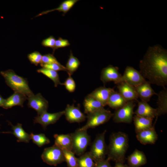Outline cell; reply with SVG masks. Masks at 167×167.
<instances>
[{
    "label": "cell",
    "mask_w": 167,
    "mask_h": 167,
    "mask_svg": "<svg viewBox=\"0 0 167 167\" xmlns=\"http://www.w3.org/2000/svg\"><path fill=\"white\" fill-rule=\"evenodd\" d=\"M5 101V99H4L2 96L0 95V106L2 107Z\"/></svg>",
    "instance_id": "obj_40"
},
{
    "label": "cell",
    "mask_w": 167,
    "mask_h": 167,
    "mask_svg": "<svg viewBox=\"0 0 167 167\" xmlns=\"http://www.w3.org/2000/svg\"><path fill=\"white\" fill-rule=\"evenodd\" d=\"M54 144L62 149H65L71 151L72 148V139L70 134H55Z\"/></svg>",
    "instance_id": "obj_21"
},
{
    "label": "cell",
    "mask_w": 167,
    "mask_h": 167,
    "mask_svg": "<svg viewBox=\"0 0 167 167\" xmlns=\"http://www.w3.org/2000/svg\"><path fill=\"white\" fill-rule=\"evenodd\" d=\"M28 106L35 109L38 115L47 112L48 107V102L40 93L34 94L28 97Z\"/></svg>",
    "instance_id": "obj_11"
},
{
    "label": "cell",
    "mask_w": 167,
    "mask_h": 167,
    "mask_svg": "<svg viewBox=\"0 0 167 167\" xmlns=\"http://www.w3.org/2000/svg\"><path fill=\"white\" fill-rule=\"evenodd\" d=\"M134 87L138 97L141 100L147 102L150 101L152 96L157 95L148 81H145L142 84Z\"/></svg>",
    "instance_id": "obj_16"
},
{
    "label": "cell",
    "mask_w": 167,
    "mask_h": 167,
    "mask_svg": "<svg viewBox=\"0 0 167 167\" xmlns=\"http://www.w3.org/2000/svg\"><path fill=\"white\" fill-rule=\"evenodd\" d=\"M129 147V139L125 133L118 132L112 134L107 147V154L109 159L122 161Z\"/></svg>",
    "instance_id": "obj_2"
},
{
    "label": "cell",
    "mask_w": 167,
    "mask_h": 167,
    "mask_svg": "<svg viewBox=\"0 0 167 167\" xmlns=\"http://www.w3.org/2000/svg\"><path fill=\"white\" fill-rule=\"evenodd\" d=\"M66 89L69 92H74L76 88L75 82L71 77L69 75V77L65 80L64 82L63 83Z\"/></svg>",
    "instance_id": "obj_35"
},
{
    "label": "cell",
    "mask_w": 167,
    "mask_h": 167,
    "mask_svg": "<svg viewBox=\"0 0 167 167\" xmlns=\"http://www.w3.org/2000/svg\"><path fill=\"white\" fill-rule=\"evenodd\" d=\"M145 81L139 71L130 66L126 67L122 77V82H125L134 87L142 84Z\"/></svg>",
    "instance_id": "obj_9"
},
{
    "label": "cell",
    "mask_w": 167,
    "mask_h": 167,
    "mask_svg": "<svg viewBox=\"0 0 167 167\" xmlns=\"http://www.w3.org/2000/svg\"><path fill=\"white\" fill-rule=\"evenodd\" d=\"M41 158L44 162L53 165H56L65 160L62 150L55 144L45 148Z\"/></svg>",
    "instance_id": "obj_8"
},
{
    "label": "cell",
    "mask_w": 167,
    "mask_h": 167,
    "mask_svg": "<svg viewBox=\"0 0 167 167\" xmlns=\"http://www.w3.org/2000/svg\"><path fill=\"white\" fill-rule=\"evenodd\" d=\"M28 99L27 96L22 93L14 92L7 99L2 107L5 109H8L15 106L23 107V104Z\"/></svg>",
    "instance_id": "obj_19"
},
{
    "label": "cell",
    "mask_w": 167,
    "mask_h": 167,
    "mask_svg": "<svg viewBox=\"0 0 167 167\" xmlns=\"http://www.w3.org/2000/svg\"><path fill=\"white\" fill-rule=\"evenodd\" d=\"M64 111L66 119L70 123L82 122L85 120L86 118L80 111L79 105L75 107L74 104H68Z\"/></svg>",
    "instance_id": "obj_12"
},
{
    "label": "cell",
    "mask_w": 167,
    "mask_h": 167,
    "mask_svg": "<svg viewBox=\"0 0 167 167\" xmlns=\"http://www.w3.org/2000/svg\"><path fill=\"white\" fill-rule=\"evenodd\" d=\"M122 75L118 71V68L110 65L101 70L100 79L104 84L113 81L118 84L122 82Z\"/></svg>",
    "instance_id": "obj_10"
},
{
    "label": "cell",
    "mask_w": 167,
    "mask_h": 167,
    "mask_svg": "<svg viewBox=\"0 0 167 167\" xmlns=\"http://www.w3.org/2000/svg\"><path fill=\"white\" fill-rule=\"evenodd\" d=\"M128 160L131 167H138L146 162V158L144 152L137 149H135L128 156Z\"/></svg>",
    "instance_id": "obj_24"
},
{
    "label": "cell",
    "mask_w": 167,
    "mask_h": 167,
    "mask_svg": "<svg viewBox=\"0 0 167 167\" xmlns=\"http://www.w3.org/2000/svg\"><path fill=\"white\" fill-rule=\"evenodd\" d=\"M106 130L98 134L93 142L89 152L93 161L96 162L104 160L107 154V147L105 142Z\"/></svg>",
    "instance_id": "obj_6"
},
{
    "label": "cell",
    "mask_w": 167,
    "mask_h": 167,
    "mask_svg": "<svg viewBox=\"0 0 167 167\" xmlns=\"http://www.w3.org/2000/svg\"><path fill=\"white\" fill-rule=\"evenodd\" d=\"M136 137L142 144H154L157 140L158 135L154 126L151 128L136 133Z\"/></svg>",
    "instance_id": "obj_14"
},
{
    "label": "cell",
    "mask_w": 167,
    "mask_h": 167,
    "mask_svg": "<svg viewBox=\"0 0 167 167\" xmlns=\"http://www.w3.org/2000/svg\"><path fill=\"white\" fill-rule=\"evenodd\" d=\"M139 72L151 84L167 85V50L161 45L149 47L139 63Z\"/></svg>",
    "instance_id": "obj_1"
},
{
    "label": "cell",
    "mask_w": 167,
    "mask_h": 167,
    "mask_svg": "<svg viewBox=\"0 0 167 167\" xmlns=\"http://www.w3.org/2000/svg\"><path fill=\"white\" fill-rule=\"evenodd\" d=\"M80 65V62L79 60L73 55L71 51L65 67L68 75L71 76L77 70Z\"/></svg>",
    "instance_id": "obj_28"
},
{
    "label": "cell",
    "mask_w": 167,
    "mask_h": 167,
    "mask_svg": "<svg viewBox=\"0 0 167 167\" xmlns=\"http://www.w3.org/2000/svg\"><path fill=\"white\" fill-rule=\"evenodd\" d=\"M42 56L40 52L35 51L28 54L27 57L31 63L37 66L41 63Z\"/></svg>",
    "instance_id": "obj_33"
},
{
    "label": "cell",
    "mask_w": 167,
    "mask_h": 167,
    "mask_svg": "<svg viewBox=\"0 0 167 167\" xmlns=\"http://www.w3.org/2000/svg\"><path fill=\"white\" fill-rule=\"evenodd\" d=\"M8 122L9 124L11 126L12 130V131L10 132V133L13 134L17 138L18 142L29 143L31 139L30 135L24 131L21 124L18 123L16 125L13 126L10 122Z\"/></svg>",
    "instance_id": "obj_25"
},
{
    "label": "cell",
    "mask_w": 167,
    "mask_h": 167,
    "mask_svg": "<svg viewBox=\"0 0 167 167\" xmlns=\"http://www.w3.org/2000/svg\"><path fill=\"white\" fill-rule=\"evenodd\" d=\"M37 71L38 73L43 74L52 80L54 83L55 87H57L59 84L63 85V83H61L60 81L57 71L43 67L38 69Z\"/></svg>",
    "instance_id": "obj_29"
},
{
    "label": "cell",
    "mask_w": 167,
    "mask_h": 167,
    "mask_svg": "<svg viewBox=\"0 0 167 167\" xmlns=\"http://www.w3.org/2000/svg\"><path fill=\"white\" fill-rule=\"evenodd\" d=\"M113 113L104 108L87 114V121L85 125L79 129L87 130L93 128L108 122L113 117Z\"/></svg>",
    "instance_id": "obj_5"
},
{
    "label": "cell",
    "mask_w": 167,
    "mask_h": 167,
    "mask_svg": "<svg viewBox=\"0 0 167 167\" xmlns=\"http://www.w3.org/2000/svg\"><path fill=\"white\" fill-rule=\"evenodd\" d=\"M135 115L153 119L156 116V110L151 107L148 102L141 100L138 101L137 109L134 112Z\"/></svg>",
    "instance_id": "obj_18"
},
{
    "label": "cell",
    "mask_w": 167,
    "mask_h": 167,
    "mask_svg": "<svg viewBox=\"0 0 167 167\" xmlns=\"http://www.w3.org/2000/svg\"><path fill=\"white\" fill-rule=\"evenodd\" d=\"M70 45V44L67 40L63 39L60 37H59L56 41L54 47L53 49V54L56 49L60 48L67 47Z\"/></svg>",
    "instance_id": "obj_36"
},
{
    "label": "cell",
    "mask_w": 167,
    "mask_h": 167,
    "mask_svg": "<svg viewBox=\"0 0 167 167\" xmlns=\"http://www.w3.org/2000/svg\"><path fill=\"white\" fill-rule=\"evenodd\" d=\"M70 134L72 143V151L77 155H82L85 153L91 141L87 130L79 128Z\"/></svg>",
    "instance_id": "obj_4"
},
{
    "label": "cell",
    "mask_w": 167,
    "mask_h": 167,
    "mask_svg": "<svg viewBox=\"0 0 167 167\" xmlns=\"http://www.w3.org/2000/svg\"><path fill=\"white\" fill-rule=\"evenodd\" d=\"M78 1V0H66L64 1L60 4L57 8L43 11L37 15L35 17L40 16L55 11H58L59 12H62L63 15H64L70 10Z\"/></svg>",
    "instance_id": "obj_27"
},
{
    "label": "cell",
    "mask_w": 167,
    "mask_h": 167,
    "mask_svg": "<svg viewBox=\"0 0 167 167\" xmlns=\"http://www.w3.org/2000/svg\"><path fill=\"white\" fill-rule=\"evenodd\" d=\"M0 73L4 78L6 84L14 92L22 93L28 97L34 94L29 87L27 79L17 75L13 70L9 69L2 71Z\"/></svg>",
    "instance_id": "obj_3"
},
{
    "label": "cell",
    "mask_w": 167,
    "mask_h": 167,
    "mask_svg": "<svg viewBox=\"0 0 167 167\" xmlns=\"http://www.w3.org/2000/svg\"><path fill=\"white\" fill-rule=\"evenodd\" d=\"M157 103L158 107L156 110V122L158 117L164 114L167 112V89L164 88L158 94Z\"/></svg>",
    "instance_id": "obj_20"
},
{
    "label": "cell",
    "mask_w": 167,
    "mask_h": 167,
    "mask_svg": "<svg viewBox=\"0 0 167 167\" xmlns=\"http://www.w3.org/2000/svg\"><path fill=\"white\" fill-rule=\"evenodd\" d=\"M53 63L61 64L53 54H48L42 55L40 65L49 64Z\"/></svg>",
    "instance_id": "obj_34"
},
{
    "label": "cell",
    "mask_w": 167,
    "mask_h": 167,
    "mask_svg": "<svg viewBox=\"0 0 167 167\" xmlns=\"http://www.w3.org/2000/svg\"><path fill=\"white\" fill-rule=\"evenodd\" d=\"M43 68L51 69L56 71H64L67 72V70L65 66L61 64L53 63L49 64L40 65Z\"/></svg>",
    "instance_id": "obj_37"
},
{
    "label": "cell",
    "mask_w": 167,
    "mask_h": 167,
    "mask_svg": "<svg viewBox=\"0 0 167 167\" xmlns=\"http://www.w3.org/2000/svg\"><path fill=\"white\" fill-rule=\"evenodd\" d=\"M1 133V132H0V133Z\"/></svg>",
    "instance_id": "obj_42"
},
{
    "label": "cell",
    "mask_w": 167,
    "mask_h": 167,
    "mask_svg": "<svg viewBox=\"0 0 167 167\" xmlns=\"http://www.w3.org/2000/svg\"><path fill=\"white\" fill-rule=\"evenodd\" d=\"M65 160L66 162L69 167H78L77 158L75 154L71 151L65 149H62Z\"/></svg>",
    "instance_id": "obj_32"
},
{
    "label": "cell",
    "mask_w": 167,
    "mask_h": 167,
    "mask_svg": "<svg viewBox=\"0 0 167 167\" xmlns=\"http://www.w3.org/2000/svg\"><path fill=\"white\" fill-rule=\"evenodd\" d=\"M118 93L126 101L137 100L139 98L135 87L124 82L117 84Z\"/></svg>",
    "instance_id": "obj_15"
},
{
    "label": "cell",
    "mask_w": 167,
    "mask_h": 167,
    "mask_svg": "<svg viewBox=\"0 0 167 167\" xmlns=\"http://www.w3.org/2000/svg\"><path fill=\"white\" fill-rule=\"evenodd\" d=\"M94 167H111L107 160H103L97 162Z\"/></svg>",
    "instance_id": "obj_39"
},
{
    "label": "cell",
    "mask_w": 167,
    "mask_h": 167,
    "mask_svg": "<svg viewBox=\"0 0 167 167\" xmlns=\"http://www.w3.org/2000/svg\"><path fill=\"white\" fill-rule=\"evenodd\" d=\"M30 136V139H32L33 142L40 147L49 144L50 142L49 139L44 134H34L31 133Z\"/></svg>",
    "instance_id": "obj_31"
},
{
    "label": "cell",
    "mask_w": 167,
    "mask_h": 167,
    "mask_svg": "<svg viewBox=\"0 0 167 167\" xmlns=\"http://www.w3.org/2000/svg\"><path fill=\"white\" fill-rule=\"evenodd\" d=\"M64 114V111L54 113L46 112L35 117L34 123L40 124L45 129L48 125L56 123Z\"/></svg>",
    "instance_id": "obj_13"
},
{
    "label": "cell",
    "mask_w": 167,
    "mask_h": 167,
    "mask_svg": "<svg viewBox=\"0 0 167 167\" xmlns=\"http://www.w3.org/2000/svg\"><path fill=\"white\" fill-rule=\"evenodd\" d=\"M135 105L133 101H127L124 105L116 110L113 116V121L117 123H131Z\"/></svg>",
    "instance_id": "obj_7"
},
{
    "label": "cell",
    "mask_w": 167,
    "mask_h": 167,
    "mask_svg": "<svg viewBox=\"0 0 167 167\" xmlns=\"http://www.w3.org/2000/svg\"><path fill=\"white\" fill-rule=\"evenodd\" d=\"M114 91L113 88L102 86L96 88L88 95L95 98L105 106L107 105L109 97Z\"/></svg>",
    "instance_id": "obj_17"
},
{
    "label": "cell",
    "mask_w": 167,
    "mask_h": 167,
    "mask_svg": "<svg viewBox=\"0 0 167 167\" xmlns=\"http://www.w3.org/2000/svg\"><path fill=\"white\" fill-rule=\"evenodd\" d=\"M56 41L54 36H50L42 40L41 45L45 47L51 48L53 49L54 47Z\"/></svg>",
    "instance_id": "obj_38"
},
{
    "label": "cell",
    "mask_w": 167,
    "mask_h": 167,
    "mask_svg": "<svg viewBox=\"0 0 167 167\" xmlns=\"http://www.w3.org/2000/svg\"><path fill=\"white\" fill-rule=\"evenodd\" d=\"M93 161L89 152L85 153L77 158L78 167H94Z\"/></svg>",
    "instance_id": "obj_30"
},
{
    "label": "cell",
    "mask_w": 167,
    "mask_h": 167,
    "mask_svg": "<svg viewBox=\"0 0 167 167\" xmlns=\"http://www.w3.org/2000/svg\"><path fill=\"white\" fill-rule=\"evenodd\" d=\"M133 120L136 133L154 126L152 125V118L135 115Z\"/></svg>",
    "instance_id": "obj_22"
},
{
    "label": "cell",
    "mask_w": 167,
    "mask_h": 167,
    "mask_svg": "<svg viewBox=\"0 0 167 167\" xmlns=\"http://www.w3.org/2000/svg\"><path fill=\"white\" fill-rule=\"evenodd\" d=\"M83 105L84 113L87 114L104 108V107L99 101L88 95L85 98Z\"/></svg>",
    "instance_id": "obj_23"
},
{
    "label": "cell",
    "mask_w": 167,
    "mask_h": 167,
    "mask_svg": "<svg viewBox=\"0 0 167 167\" xmlns=\"http://www.w3.org/2000/svg\"><path fill=\"white\" fill-rule=\"evenodd\" d=\"M127 102L118 92L114 91L110 94L107 105L116 110L124 105Z\"/></svg>",
    "instance_id": "obj_26"
},
{
    "label": "cell",
    "mask_w": 167,
    "mask_h": 167,
    "mask_svg": "<svg viewBox=\"0 0 167 167\" xmlns=\"http://www.w3.org/2000/svg\"><path fill=\"white\" fill-rule=\"evenodd\" d=\"M115 167H126L125 166L123 165L121 163L118 162L116 164Z\"/></svg>",
    "instance_id": "obj_41"
}]
</instances>
